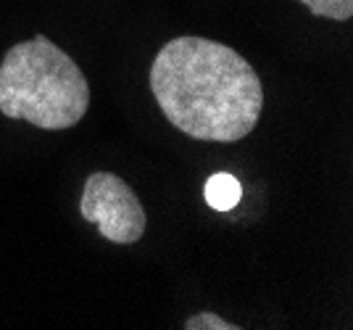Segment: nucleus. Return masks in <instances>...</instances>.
Masks as SVG:
<instances>
[{
  "label": "nucleus",
  "mask_w": 353,
  "mask_h": 330,
  "mask_svg": "<svg viewBox=\"0 0 353 330\" xmlns=\"http://www.w3.org/2000/svg\"><path fill=\"white\" fill-rule=\"evenodd\" d=\"M150 90L179 133L208 143L243 140L264 108V88L248 61L230 46L192 35L156 53Z\"/></svg>",
  "instance_id": "nucleus-1"
},
{
  "label": "nucleus",
  "mask_w": 353,
  "mask_h": 330,
  "mask_svg": "<svg viewBox=\"0 0 353 330\" xmlns=\"http://www.w3.org/2000/svg\"><path fill=\"white\" fill-rule=\"evenodd\" d=\"M90 85L77 61L34 35L16 43L0 64V114L24 119L40 130H69L85 119Z\"/></svg>",
  "instance_id": "nucleus-2"
},
{
  "label": "nucleus",
  "mask_w": 353,
  "mask_h": 330,
  "mask_svg": "<svg viewBox=\"0 0 353 330\" xmlns=\"http://www.w3.org/2000/svg\"><path fill=\"white\" fill-rule=\"evenodd\" d=\"M79 211L85 222H92L111 243L130 246L145 235V209L132 188L114 172L90 175L79 198Z\"/></svg>",
  "instance_id": "nucleus-3"
},
{
  "label": "nucleus",
  "mask_w": 353,
  "mask_h": 330,
  "mask_svg": "<svg viewBox=\"0 0 353 330\" xmlns=\"http://www.w3.org/2000/svg\"><path fill=\"white\" fill-rule=\"evenodd\" d=\"M243 198V185L237 177L219 172L211 175L206 182V204L214 211H232Z\"/></svg>",
  "instance_id": "nucleus-4"
},
{
  "label": "nucleus",
  "mask_w": 353,
  "mask_h": 330,
  "mask_svg": "<svg viewBox=\"0 0 353 330\" xmlns=\"http://www.w3.org/2000/svg\"><path fill=\"white\" fill-rule=\"evenodd\" d=\"M314 16L332 19V21H348L353 16V0H301Z\"/></svg>",
  "instance_id": "nucleus-5"
},
{
  "label": "nucleus",
  "mask_w": 353,
  "mask_h": 330,
  "mask_svg": "<svg viewBox=\"0 0 353 330\" xmlns=\"http://www.w3.org/2000/svg\"><path fill=\"white\" fill-rule=\"evenodd\" d=\"M185 328L188 330H201V328H214V330H235L237 325H230L227 320H221V317L211 315V312H201V315L190 317L188 322H185Z\"/></svg>",
  "instance_id": "nucleus-6"
}]
</instances>
